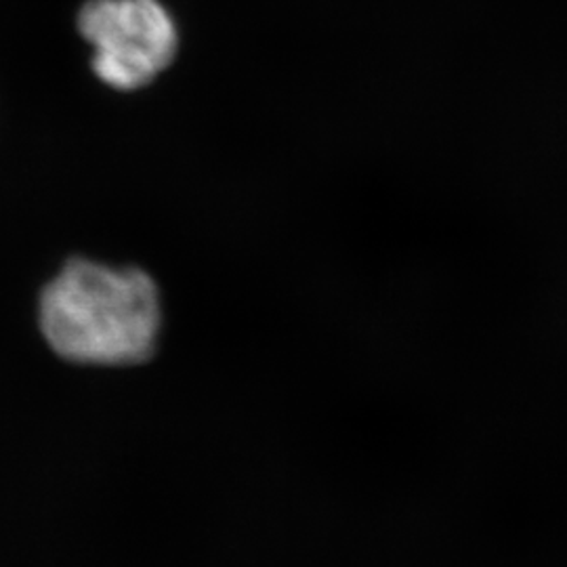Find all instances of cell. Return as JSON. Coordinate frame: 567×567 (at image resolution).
Listing matches in <instances>:
<instances>
[{
    "label": "cell",
    "instance_id": "obj_1",
    "mask_svg": "<svg viewBox=\"0 0 567 567\" xmlns=\"http://www.w3.org/2000/svg\"><path fill=\"white\" fill-rule=\"evenodd\" d=\"M163 311L142 269H112L72 259L41 297L44 339L81 364H140L154 349Z\"/></svg>",
    "mask_w": 567,
    "mask_h": 567
},
{
    "label": "cell",
    "instance_id": "obj_2",
    "mask_svg": "<svg viewBox=\"0 0 567 567\" xmlns=\"http://www.w3.org/2000/svg\"><path fill=\"white\" fill-rule=\"evenodd\" d=\"M105 84L133 91L154 81L177 53V28L158 0H89L79 13Z\"/></svg>",
    "mask_w": 567,
    "mask_h": 567
}]
</instances>
